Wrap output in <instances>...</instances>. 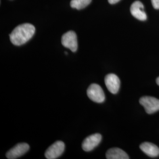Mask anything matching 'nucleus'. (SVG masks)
<instances>
[{"label": "nucleus", "mask_w": 159, "mask_h": 159, "mask_svg": "<svg viewBox=\"0 0 159 159\" xmlns=\"http://www.w3.org/2000/svg\"><path fill=\"white\" fill-rule=\"evenodd\" d=\"M61 43L63 46L69 48L73 52H75L78 48L77 35L73 31H70L62 36Z\"/></svg>", "instance_id": "20e7f679"}, {"label": "nucleus", "mask_w": 159, "mask_h": 159, "mask_svg": "<svg viewBox=\"0 0 159 159\" xmlns=\"http://www.w3.org/2000/svg\"><path fill=\"white\" fill-rule=\"evenodd\" d=\"M65 144L61 141H57L53 143L46 150L45 156L48 159H56L63 153Z\"/></svg>", "instance_id": "39448f33"}, {"label": "nucleus", "mask_w": 159, "mask_h": 159, "mask_svg": "<svg viewBox=\"0 0 159 159\" xmlns=\"http://www.w3.org/2000/svg\"><path fill=\"white\" fill-rule=\"evenodd\" d=\"M130 12L133 17L140 21H145L147 19V16L144 11V6L142 3L136 1L131 6Z\"/></svg>", "instance_id": "1a4fd4ad"}, {"label": "nucleus", "mask_w": 159, "mask_h": 159, "mask_svg": "<svg viewBox=\"0 0 159 159\" xmlns=\"http://www.w3.org/2000/svg\"><path fill=\"white\" fill-rule=\"evenodd\" d=\"M140 148L149 157H156L159 156V148L152 143H143L140 146Z\"/></svg>", "instance_id": "9d476101"}, {"label": "nucleus", "mask_w": 159, "mask_h": 159, "mask_svg": "<svg viewBox=\"0 0 159 159\" xmlns=\"http://www.w3.org/2000/svg\"><path fill=\"white\" fill-rule=\"evenodd\" d=\"M120 0H108V2L111 4H114L117 2H118Z\"/></svg>", "instance_id": "4468645a"}, {"label": "nucleus", "mask_w": 159, "mask_h": 159, "mask_svg": "<svg viewBox=\"0 0 159 159\" xmlns=\"http://www.w3.org/2000/svg\"><path fill=\"white\" fill-rule=\"evenodd\" d=\"M102 139V135L96 133L87 137L82 143V148L85 152H90L100 144Z\"/></svg>", "instance_id": "0eeeda50"}, {"label": "nucleus", "mask_w": 159, "mask_h": 159, "mask_svg": "<svg viewBox=\"0 0 159 159\" xmlns=\"http://www.w3.org/2000/svg\"><path fill=\"white\" fill-rule=\"evenodd\" d=\"M105 84L108 91L115 94L119 91L120 80L119 78L114 74H109L105 77Z\"/></svg>", "instance_id": "6e6552de"}, {"label": "nucleus", "mask_w": 159, "mask_h": 159, "mask_svg": "<svg viewBox=\"0 0 159 159\" xmlns=\"http://www.w3.org/2000/svg\"><path fill=\"white\" fill-rule=\"evenodd\" d=\"M139 102L144 107L146 113L149 114L159 111V100L151 96L142 97Z\"/></svg>", "instance_id": "f03ea898"}, {"label": "nucleus", "mask_w": 159, "mask_h": 159, "mask_svg": "<svg viewBox=\"0 0 159 159\" xmlns=\"http://www.w3.org/2000/svg\"><path fill=\"white\" fill-rule=\"evenodd\" d=\"M156 83H157V85H159V77L156 79Z\"/></svg>", "instance_id": "2eb2a0df"}, {"label": "nucleus", "mask_w": 159, "mask_h": 159, "mask_svg": "<svg viewBox=\"0 0 159 159\" xmlns=\"http://www.w3.org/2000/svg\"><path fill=\"white\" fill-rule=\"evenodd\" d=\"M89 98L94 102L101 103L105 100V94L102 87L97 84H92L87 91Z\"/></svg>", "instance_id": "7ed1b4c3"}, {"label": "nucleus", "mask_w": 159, "mask_h": 159, "mask_svg": "<svg viewBox=\"0 0 159 159\" xmlns=\"http://www.w3.org/2000/svg\"><path fill=\"white\" fill-rule=\"evenodd\" d=\"M91 2V0H71L70 6L73 8L81 10L89 6Z\"/></svg>", "instance_id": "f8f14e48"}, {"label": "nucleus", "mask_w": 159, "mask_h": 159, "mask_svg": "<svg viewBox=\"0 0 159 159\" xmlns=\"http://www.w3.org/2000/svg\"><path fill=\"white\" fill-rule=\"evenodd\" d=\"M153 7L155 9H159V0H151Z\"/></svg>", "instance_id": "ddd939ff"}, {"label": "nucleus", "mask_w": 159, "mask_h": 159, "mask_svg": "<svg viewBox=\"0 0 159 159\" xmlns=\"http://www.w3.org/2000/svg\"><path fill=\"white\" fill-rule=\"evenodd\" d=\"M29 149L30 146L28 144L25 143H18L7 153L6 157L9 159H17L26 153Z\"/></svg>", "instance_id": "423d86ee"}, {"label": "nucleus", "mask_w": 159, "mask_h": 159, "mask_svg": "<svg viewBox=\"0 0 159 159\" xmlns=\"http://www.w3.org/2000/svg\"><path fill=\"white\" fill-rule=\"evenodd\" d=\"M35 31L34 25L31 24L25 23L19 25L10 35V41L15 46H21L33 37Z\"/></svg>", "instance_id": "f257e3e1"}, {"label": "nucleus", "mask_w": 159, "mask_h": 159, "mask_svg": "<svg viewBox=\"0 0 159 159\" xmlns=\"http://www.w3.org/2000/svg\"><path fill=\"white\" fill-rule=\"evenodd\" d=\"M107 159H129L128 154L119 148H112L109 149L106 153Z\"/></svg>", "instance_id": "9b49d317"}]
</instances>
